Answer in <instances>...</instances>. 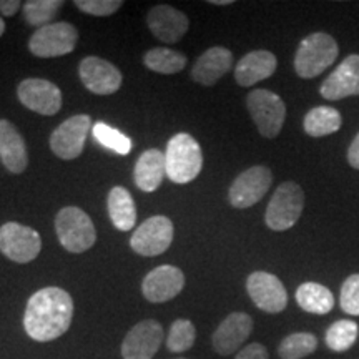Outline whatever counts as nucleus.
Instances as JSON below:
<instances>
[{"label":"nucleus","instance_id":"nucleus-1","mask_svg":"<svg viewBox=\"0 0 359 359\" xmlns=\"http://www.w3.org/2000/svg\"><path fill=\"white\" fill-rule=\"evenodd\" d=\"M74 318V302L65 290L57 286L39 290L30 296L24 314L25 333L34 341L47 343L69 331Z\"/></svg>","mask_w":359,"mask_h":359},{"label":"nucleus","instance_id":"nucleus-2","mask_svg":"<svg viewBox=\"0 0 359 359\" xmlns=\"http://www.w3.org/2000/svg\"><path fill=\"white\" fill-rule=\"evenodd\" d=\"M165 161H167L168 180L183 185L193 182L200 175L203 168V151L191 135L178 133L167 143Z\"/></svg>","mask_w":359,"mask_h":359},{"label":"nucleus","instance_id":"nucleus-3","mask_svg":"<svg viewBox=\"0 0 359 359\" xmlns=\"http://www.w3.org/2000/svg\"><path fill=\"white\" fill-rule=\"evenodd\" d=\"M338 55V42L330 34H309L296 50L294 70L302 79H314L333 65Z\"/></svg>","mask_w":359,"mask_h":359},{"label":"nucleus","instance_id":"nucleus-4","mask_svg":"<svg viewBox=\"0 0 359 359\" xmlns=\"http://www.w3.org/2000/svg\"><path fill=\"white\" fill-rule=\"evenodd\" d=\"M55 231L60 245L70 253H83L95 245L93 222L77 206H65L55 217Z\"/></svg>","mask_w":359,"mask_h":359},{"label":"nucleus","instance_id":"nucleus-5","mask_svg":"<svg viewBox=\"0 0 359 359\" xmlns=\"http://www.w3.org/2000/svg\"><path fill=\"white\" fill-rule=\"evenodd\" d=\"M304 208V191L294 182H285L269 200L264 222L273 231H286L298 223Z\"/></svg>","mask_w":359,"mask_h":359},{"label":"nucleus","instance_id":"nucleus-6","mask_svg":"<svg viewBox=\"0 0 359 359\" xmlns=\"http://www.w3.org/2000/svg\"><path fill=\"white\" fill-rule=\"evenodd\" d=\"M246 107L257 123L259 135L264 138H276L286 120V105L280 95L264 88H257L246 97Z\"/></svg>","mask_w":359,"mask_h":359},{"label":"nucleus","instance_id":"nucleus-7","mask_svg":"<svg viewBox=\"0 0 359 359\" xmlns=\"http://www.w3.org/2000/svg\"><path fill=\"white\" fill-rule=\"evenodd\" d=\"M77 40L79 32L74 25L67 22H53L35 30L30 37L29 50L40 58L62 57L75 50Z\"/></svg>","mask_w":359,"mask_h":359},{"label":"nucleus","instance_id":"nucleus-8","mask_svg":"<svg viewBox=\"0 0 359 359\" xmlns=\"http://www.w3.org/2000/svg\"><path fill=\"white\" fill-rule=\"evenodd\" d=\"M42 250V238L34 228L17 222H8L0 226V251L15 263H30Z\"/></svg>","mask_w":359,"mask_h":359},{"label":"nucleus","instance_id":"nucleus-9","mask_svg":"<svg viewBox=\"0 0 359 359\" xmlns=\"http://www.w3.org/2000/svg\"><path fill=\"white\" fill-rule=\"evenodd\" d=\"M271 183V170L263 165H255L235 178L228 191V200L235 208H250L266 195Z\"/></svg>","mask_w":359,"mask_h":359},{"label":"nucleus","instance_id":"nucleus-10","mask_svg":"<svg viewBox=\"0 0 359 359\" xmlns=\"http://www.w3.org/2000/svg\"><path fill=\"white\" fill-rule=\"evenodd\" d=\"M173 241V223L167 217H151L135 230L130 246L142 257H158Z\"/></svg>","mask_w":359,"mask_h":359},{"label":"nucleus","instance_id":"nucleus-11","mask_svg":"<svg viewBox=\"0 0 359 359\" xmlns=\"http://www.w3.org/2000/svg\"><path fill=\"white\" fill-rule=\"evenodd\" d=\"M246 291L251 302L264 313L276 314L285 311L288 304V293L281 280L271 273L255 271L246 280Z\"/></svg>","mask_w":359,"mask_h":359},{"label":"nucleus","instance_id":"nucleus-12","mask_svg":"<svg viewBox=\"0 0 359 359\" xmlns=\"http://www.w3.org/2000/svg\"><path fill=\"white\" fill-rule=\"evenodd\" d=\"M92 118L88 115H75L58 125L50 135V148L58 158L74 160L82 155Z\"/></svg>","mask_w":359,"mask_h":359},{"label":"nucleus","instance_id":"nucleus-13","mask_svg":"<svg viewBox=\"0 0 359 359\" xmlns=\"http://www.w3.org/2000/svg\"><path fill=\"white\" fill-rule=\"evenodd\" d=\"M17 95L24 107L40 115H55L62 109V92L55 83L43 79H25L17 87Z\"/></svg>","mask_w":359,"mask_h":359},{"label":"nucleus","instance_id":"nucleus-14","mask_svg":"<svg viewBox=\"0 0 359 359\" xmlns=\"http://www.w3.org/2000/svg\"><path fill=\"white\" fill-rule=\"evenodd\" d=\"M163 341V327L158 321L145 320L128 331L122 343L123 359H151Z\"/></svg>","mask_w":359,"mask_h":359},{"label":"nucleus","instance_id":"nucleus-15","mask_svg":"<svg viewBox=\"0 0 359 359\" xmlns=\"http://www.w3.org/2000/svg\"><path fill=\"white\" fill-rule=\"evenodd\" d=\"M80 80L95 95H111L122 85V74L114 64L100 57L83 58L79 67Z\"/></svg>","mask_w":359,"mask_h":359},{"label":"nucleus","instance_id":"nucleus-16","mask_svg":"<svg viewBox=\"0 0 359 359\" xmlns=\"http://www.w3.org/2000/svg\"><path fill=\"white\" fill-rule=\"evenodd\" d=\"M185 286V275L172 264H161L151 269L142 283V293L150 303H165L182 293Z\"/></svg>","mask_w":359,"mask_h":359},{"label":"nucleus","instance_id":"nucleus-17","mask_svg":"<svg viewBox=\"0 0 359 359\" xmlns=\"http://www.w3.org/2000/svg\"><path fill=\"white\" fill-rule=\"evenodd\" d=\"M251 331H253V320L250 314L241 311L228 314L212 336L215 351L222 356L236 353L241 344L250 338Z\"/></svg>","mask_w":359,"mask_h":359},{"label":"nucleus","instance_id":"nucleus-18","mask_svg":"<svg viewBox=\"0 0 359 359\" xmlns=\"http://www.w3.org/2000/svg\"><path fill=\"white\" fill-rule=\"evenodd\" d=\"M320 93L326 100H343L359 95V55L353 53L336 67L333 74L321 83Z\"/></svg>","mask_w":359,"mask_h":359},{"label":"nucleus","instance_id":"nucleus-19","mask_svg":"<svg viewBox=\"0 0 359 359\" xmlns=\"http://www.w3.org/2000/svg\"><path fill=\"white\" fill-rule=\"evenodd\" d=\"M148 29L163 43H177L187 34L190 20L183 12L170 6H156L147 15Z\"/></svg>","mask_w":359,"mask_h":359},{"label":"nucleus","instance_id":"nucleus-20","mask_svg":"<svg viewBox=\"0 0 359 359\" xmlns=\"http://www.w3.org/2000/svg\"><path fill=\"white\" fill-rule=\"evenodd\" d=\"M233 65V53L224 47L208 48L191 69V79L205 87H212L228 74Z\"/></svg>","mask_w":359,"mask_h":359},{"label":"nucleus","instance_id":"nucleus-21","mask_svg":"<svg viewBox=\"0 0 359 359\" xmlns=\"http://www.w3.org/2000/svg\"><path fill=\"white\" fill-rule=\"evenodd\" d=\"M278 60L275 53L268 50H253L238 62L235 69V80L241 87H253L262 80L275 74Z\"/></svg>","mask_w":359,"mask_h":359},{"label":"nucleus","instance_id":"nucleus-22","mask_svg":"<svg viewBox=\"0 0 359 359\" xmlns=\"http://www.w3.org/2000/svg\"><path fill=\"white\" fill-rule=\"evenodd\" d=\"M0 160L11 173H24L29 165L25 142L8 120L0 118Z\"/></svg>","mask_w":359,"mask_h":359},{"label":"nucleus","instance_id":"nucleus-23","mask_svg":"<svg viewBox=\"0 0 359 359\" xmlns=\"http://www.w3.org/2000/svg\"><path fill=\"white\" fill-rule=\"evenodd\" d=\"M135 185L142 191L151 193L161 185L165 177H167V161H165L163 151L150 148L138 156L137 165H135Z\"/></svg>","mask_w":359,"mask_h":359},{"label":"nucleus","instance_id":"nucleus-24","mask_svg":"<svg viewBox=\"0 0 359 359\" xmlns=\"http://www.w3.org/2000/svg\"><path fill=\"white\" fill-rule=\"evenodd\" d=\"M109 215L111 223L116 230L130 231L137 223V206L130 195V191L123 187H114L109 193Z\"/></svg>","mask_w":359,"mask_h":359},{"label":"nucleus","instance_id":"nucleus-25","mask_svg":"<svg viewBox=\"0 0 359 359\" xmlns=\"http://www.w3.org/2000/svg\"><path fill=\"white\" fill-rule=\"evenodd\" d=\"M296 303L303 311L311 314H327L334 308V296L331 290L320 283H303L296 290Z\"/></svg>","mask_w":359,"mask_h":359},{"label":"nucleus","instance_id":"nucleus-26","mask_svg":"<svg viewBox=\"0 0 359 359\" xmlns=\"http://www.w3.org/2000/svg\"><path fill=\"white\" fill-rule=\"evenodd\" d=\"M343 125V116L333 107L321 105L314 107L304 116L303 128L309 137L313 138H321L326 135L336 133Z\"/></svg>","mask_w":359,"mask_h":359},{"label":"nucleus","instance_id":"nucleus-27","mask_svg":"<svg viewBox=\"0 0 359 359\" xmlns=\"http://www.w3.org/2000/svg\"><path fill=\"white\" fill-rule=\"evenodd\" d=\"M143 64L156 74L173 75L185 69L187 57L177 50H172V48L160 47L148 50L143 57Z\"/></svg>","mask_w":359,"mask_h":359},{"label":"nucleus","instance_id":"nucleus-28","mask_svg":"<svg viewBox=\"0 0 359 359\" xmlns=\"http://www.w3.org/2000/svg\"><path fill=\"white\" fill-rule=\"evenodd\" d=\"M359 336L358 323L351 320H339L326 330L325 343L334 353H344L354 346Z\"/></svg>","mask_w":359,"mask_h":359},{"label":"nucleus","instance_id":"nucleus-29","mask_svg":"<svg viewBox=\"0 0 359 359\" xmlns=\"http://www.w3.org/2000/svg\"><path fill=\"white\" fill-rule=\"evenodd\" d=\"M318 338L313 333H293L286 336L278 346L281 359H303L316 351Z\"/></svg>","mask_w":359,"mask_h":359},{"label":"nucleus","instance_id":"nucleus-30","mask_svg":"<svg viewBox=\"0 0 359 359\" xmlns=\"http://www.w3.org/2000/svg\"><path fill=\"white\" fill-rule=\"evenodd\" d=\"M60 7H64V2L60 0H29L24 4V17L32 27L42 29L53 24L52 20L57 17Z\"/></svg>","mask_w":359,"mask_h":359},{"label":"nucleus","instance_id":"nucleus-31","mask_svg":"<svg viewBox=\"0 0 359 359\" xmlns=\"http://www.w3.org/2000/svg\"><path fill=\"white\" fill-rule=\"evenodd\" d=\"M92 132L95 140L102 147H105L107 150L115 151L118 155H128L130 150H132V140H130L127 135H123L120 130L110 127V125L98 122L92 127Z\"/></svg>","mask_w":359,"mask_h":359},{"label":"nucleus","instance_id":"nucleus-32","mask_svg":"<svg viewBox=\"0 0 359 359\" xmlns=\"http://www.w3.org/2000/svg\"><path fill=\"white\" fill-rule=\"evenodd\" d=\"M196 338V330L190 320H177L170 327L167 348L172 353L188 351Z\"/></svg>","mask_w":359,"mask_h":359},{"label":"nucleus","instance_id":"nucleus-33","mask_svg":"<svg viewBox=\"0 0 359 359\" xmlns=\"http://www.w3.org/2000/svg\"><path fill=\"white\" fill-rule=\"evenodd\" d=\"M339 306L351 316H359V273L349 275L341 286Z\"/></svg>","mask_w":359,"mask_h":359},{"label":"nucleus","instance_id":"nucleus-34","mask_svg":"<svg viewBox=\"0 0 359 359\" xmlns=\"http://www.w3.org/2000/svg\"><path fill=\"white\" fill-rule=\"evenodd\" d=\"M123 6L122 0H75V7L90 15L107 17L111 15Z\"/></svg>","mask_w":359,"mask_h":359},{"label":"nucleus","instance_id":"nucleus-35","mask_svg":"<svg viewBox=\"0 0 359 359\" xmlns=\"http://www.w3.org/2000/svg\"><path fill=\"white\" fill-rule=\"evenodd\" d=\"M235 359H269L268 349L259 343H251L248 346L241 348Z\"/></svg>","mask_w":359,"mask_h":359},{"label":"nucleus","instance_id":"nucleus-36","mask_svg":"<svg viewBox=\"0 0 359 359\" xmlns=\"http://www.w3.org/2000/svg\"><path fill=\"white\" fill-rule=\"evenodd\" d=\"M348 161L354 170H359V133L354 137V140L348 148Z\"/></svg>","mask_w":359,"mask_h":359},{"label":"nucleus","instance_id":"nucleus-37","mask_svg":"<svg viewBox=\"0 0 359 359\" xmlns=\"http://www.w3.org/2000/svg\"><path fill=\"white\" fill-rule=\"evenodd\" d=\"M22 7V4L19 0H0V12L2 15L6 17H12L19 12V8Z\"/></svg>","mask_w":359,"mask_h":359},{"label":"nucleus","instance_id":"nucleus-38","mask_svg":"<svg viewBox=\"0 0 359 359\" xmlns=\"http://www.w3.org/2000/svg\"><path fill=\"white\" fill-rule=\"evenodd\" d=\"M210 4H213V6H231V0H212Z\"/></svg>","mask_w":359,"mask_h":359},{"label":"nucleus","instance_id":"nucleus-39","mask_svg":"<svg viewBox=\"0 0 359 359\" xmlns=\"http://www.w3.org/2000/svg\"><path fill=\"white\" fill-rule=\"evenodd\" d=\"M4 32H6V22L0 19V37H2Z\"/></svg>","mask_w":359,"mask_h":359},{"label":"nucleus","instance_id":"nucleus-40","mask_svg":"<svg viewBox=\"0 0 359 359\" xmlns=\"http://www.w3.org/2000/svg\"><path fill=\"white\" fill-rule=\"evenodd\" d=\"M182 359H183V358H182Z\"/></svg>","mask_w":359,"mask_h":359}]
</instances>
